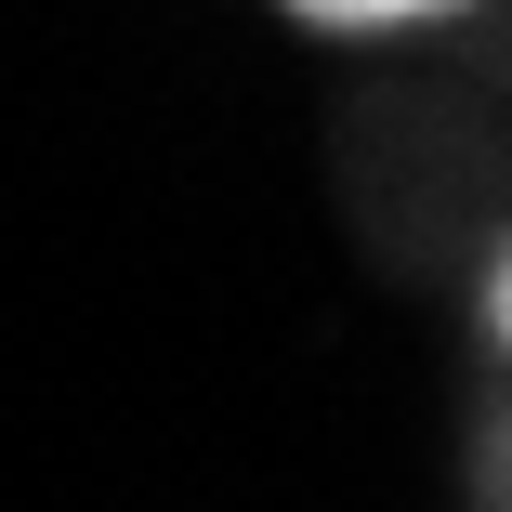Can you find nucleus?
I'll return each mask as SVG.
<instances>
[{"label": "nucleus", "instance_id": "1", "mask_svg": "<svg viewBox=\"0 0 512 512\" xmlns=\"http://www.w3.org/2000/svg\"><path fill=\"white\" fill-rule=\"evenodd\" d=\"M302 27H329V40H381V27H434V14H460V0H289Z\"/></svg>", "mask_w": 512, "mask_h": 512}, {"label": "nucleus", "instance_id": "2", "mask_svg": "<svg viewBox=\"0 0 512 512\" xmlns=\"http://www.w3.org/2000/svg\"><path fill=\"white\" fill-rule=\"evenodd\" d=\"M486 329H499V355H512V250L486 263Z\"/></svg>", "mask_w": 512, "mask_h": 512}]
</instances>
